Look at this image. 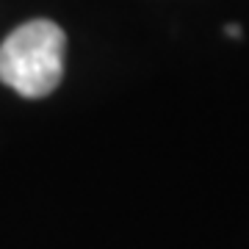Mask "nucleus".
Instances as JSON below:
<instances>
[{"mask_svg": "<svg viewBox=\"0 0 249 249\" xmlns=\"http://www.w3.org/2000/svg\"><path fill=\"white\" fill-rule=\"evenodd\" d=\"M67 36L53 19H31L0 45V80L28 100L53 94L64 78Z\"/></svg>", "mask_w": 249, "mask_h": 249, "instance_id": "f257e3e1", "label": "nucleus"}, {"mask_svg": "<svg viewBox=\"0 0 249 249\" xmlns=\"http://www.w3.org/2000/svg\"><path fill=\"white\" fill-rule=\"evenodd\" d=\"M224 34H230L232 39H238V36H241V28H238V25H227V28H224Z\"/></svg>", "mask_w": 249, "mask_h": 249, "instance_id": "f03ea898", "label": "nucleus"}]
</instances>
